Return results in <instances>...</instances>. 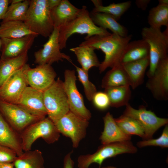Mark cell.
<instances>
[{
    "mask_svg": "<svg viewBox=\"0 0 168 168\" xmlns=\"http://www.w3.org/2000/svg\"><path fill=\"white\" fill-rule=\"evenodd\" d=\"M132 35L122 37L114 34L108 35H94L84 38V41L79 45L92 47L100 49L105 54L104 60L100 64V73L107 68H111L120 64L122 56L127 45L132 39Z\"/></svg>",
    "mask_w": 168,
    "mask_h": 168,
    "instance_id": "cell-1",
    "label": "cell"
},
{
    "mask_svg": "<svg viewBox=\"0 0 168 168\" xmlns=\"http://www.w3.org/2000/svg\"><path fill=\"white\" fill-rule=\"evenodd\" d=\"M87 34L86 37L96 35H108L111 33L96 25L91 18L85 6H82L77 16L66 25L59 29L58 41L61 49L66 48L68 39L72 35Z\"/></svg>",
    "mask_w": 168,
    "mask_h": 168,
    "instance_id": "cell-2",
    "label": "cell"
},
{
    "mask_svg": "<svg viewBox=\"0 0 168 168\" xmlns=\"http://www.w3.org/2000/svg\"><path fill=\"white\" fill-rule=\"evenodd\" d=\"M47 0H32L24 21L33 33L49 37L54 27Z\"/></svg>",
    "mask_w": 168,
    "mask_h": 168,
    "instance_id": "cell-3",
    "label": "cell"
},
{
    "mask_svg": "<svg viewBox=\"0 0 168 168\" xmlns=\"http://www.w3.org/2000/svg\"><path fill=\"white\" fill-rule=\"evenodd\" d=\"M163 32L160 29L151 27L142 29V39L145 41L149 46L150 63L147 75L149 78L153 75L155 69L162 60L168 57V29Z\"/></svg>",
    "mask_w": 168,
    "mask_h": 168,
    "instance_id": "cell-4",
    "label": "cell"
},
{
    "mask_svg": "<svg viewBox=\"0 0 168 168\" xmlns=\"http://www.w3.org/2000/svg\"><path fill=\"white\" fill-rule=\"evenodd\" d=\"M137 151L130 141L102 144L94 153L80 156L77 159V166L79 168H88L91 164L96 163L101 168L103 162L108 158L124 153H135Z\"/></svg>",
    "mask_w": 168,
    "mask_h": 168,
    "instance_id": "cell-5",
    "label": "cell"
},
{
    "mask_svg": "<svg viewBox=\"0 0 168 168\" xmlns=\"http://www.w3.org/2000/svg\"><path fill=\"white\" fill-rule=\"evenodd\" d=\"M60 133L54 122L48 117L29 125L20 134L24 152L31 150L33 144L41 138L48 144L57 142Z\"/></svg>",
    "mask_w": 168,
    "mask_h": 168,
    "instance_id": "cell-6",
    "label": "cell"
},
{
    "mask_svg": "<svg viewBox=\"0 0 168 168\" xmlns=\"http://www.w3.org/2000/svg\"><path fill=\"white\" fill-rule=\"evenodd\" d=\"M43 95L48 117L54 124L70 111L63 82L59 77L43 92Z\"/></svg>",
    "mask_w": 168,
    "mask_h": 168,
    "instance_id": "cell-7",
    "label": "cell"
},
{
    "mask_svg": "<svg viewBox=\"0 0 168 168\" xmlns=\"http://www.w3.org/2000/svg\"><path fill=\"white\" fill-rule=\"evenodd\" d=\"M54 124L60 133L69 138L73 147L77 148L86 135L89 122L69 111Z\"/></svg>",
    "mask_w": 168,
    "mask_h": 168,
    "instance_id": "cell-8",
    "label": "cell"
},
{
    "mask_svg": "<svg viewBox=\"0 0 168 168\" xmlns=\"http://www.w3.org/2000/svg\"><path fill=\"white\" fill-rule=\"evenodd\" d=\"M64 77L63 87L70 111L80 117L89 121L91 117V114L85 106L82 96L77 88L75 71L66 69L64 72Z\"/></svg>",
    "mask_w": 168,
    "mask_h": 168,
    "instance_id": "cell-9",
    "label": "cell"
},
{
    "mask_svg": "<svg viewBox=\"0 0 168 168\" xmlns=\"http://www.w3.org/2000/svg\"><path fill=\"white\" fill-rule=\"evenodd\" d=\"M123 114L134 119L139 123L144 130L145 140L152 138L153 134L159 128L168 123V119L158 117L143 106L136 109L128 104L126 106Z\"/></svg>",
    "mask_w": 168,
    "mask_h": 168,
    "instance_id": "cell-10",
    "label": "cell"
},
{
    "mask_svg": "<svg viewBox=\"0 0 168 168\" xmlns=\"http://www.w3.org/2000/svg\"><path fill=\"white\" fill-rule=\"evenodd\" d=\"M0 113L11 127L20 134L29 125L44 118L32 115L18 105L1 99Z\"/></svg>",
    "mask_w": 168,
    "mask_h": 168,
    "instance_id": "cell-11",
    "label": "cell"
},
{
    "mask_svg": "<svg viewBox=\"0 0 168 168\" xmlns=\"http://www.w3.org/2000/svg\"><path fill=\"white\" fill-rule=\"evenodd\" d=\"M59 28L54 27V30L43 48L34 53V62L38 65L51 64L66 59L73 64L70 57L60 51L58 41Z\"/></svg>",
    "mask_w": 168,
    "mask_h": 168,
    "instance_id": "cell-12",
    "label": "cell"
},
{
    "mask_svg": "<svg viewBox=\"0 0 168 168\" xmlns=\"http://www.w3.org/2000/svg\"><path fill=\"white\" fill-rule=\"evenodd\" d=\"M23 73L28 85L43 92L54 82L57 76L49 64L38 65L31 68L26 64L24 67Z\"/></svg>",
    "mask_w": 168,
    "mask_h": 168,
    "instance_id": "cell-13",
    "label": "cell"
},
{
    "mask_svg": "<svg viewBox=\"0 0 168 168\" xmlns=\"http://www.w3.org/2000/svg\"><path fill=\"white\" fill-rule=\"evenodd\" d=\"M146 87L156 100L168 99V57L159 63L153 75L148 78Z\"/></svg>",
    "mask_w": 168,
    "mask_h": 168,
    "instance_id": "cell-14",
    "label": "cell"
},
{
    "mask_svg": "<svg viewBox=\"0 0 168 168\" xmlns=\"http://www.w3.org/2000/svg\"><path fill=\"white\" fill-rule=\"evenodd\" d=\"M24 66L13 73L0 87V99L2 100L16 104L28 86L23 73Z\"/></svg>",
    "mask_w": 168,
    "mask_h": 168,
    "instance_id": "cell-15",
    "label": "cell"
},
{
    "mask_svg": "<svg viewBox=\"0 0 168 168\" xmlns=\"http://www.w3.org/2000/svg\"><path fill=\"white\" fill-rule=\"evenodd\" d=\"M30 114L45 118L47 115L43 91L27 86L16 104Z\"/></svg>",
    "mask_w": 168,
    "mask_h": 168,
    "instance_id": "cell-16",
    "label": "cell"
},
{
    "mask_svg": "<svg viewBox=\"0 0 168 168\" xmlns=\"http://www.w3.org/2000/svg\"><path fill=\"white\" fill-rule=\"evenodd\" d=\"M38 35L32 34L17 38H1L0 60L14 58L28 52Z\"/></svg>",
    "mask_w": 168,
    "mask_h": 168,
    "instance_id": "cell-17",
    "label": "cell"
},
{
    "mask_svg": "<svg viewBox=\"0 0 168 168\" xmlns=\"http://www.w3.org/2000/svg\"><path fill=\"white\" fill-rule=\"evenodd\" d=\"M81 9L72 5L68 0H61L59 4L51 10V18L54 27L59 29L74 20Z\"/></svg>",
    "mask_w": 168,
    "mask_h": 168,
    "instance_id": "cell-18",
    "label": "cell"
},
{
    "mask_svg": "<svg viewBox=\"0 0 168 168\" xmlns=\"http://www.w3.org/2000/svg\"><path fill=\"white\" fill-rule=\"evenodd\" d=\"M103 120L104 129L99 138L102 144L131 140V136L122 131L110 112L106 114Z\"/></svg>",
    "mask_w": 168,
    "mask_h": 168,
    "instance_id": "cell-19",
    "label": "cell"
},
{
    "mask_svg": "<svg viewBox=\"0 0 168 168\" xmlns=\"http://www.w3.org/2000/svg\"><path fill=\"white\" fill-rule=\"evenodd\" d=\"M0 145L13 150L17 156L24 152L20 134L11 127L0 113Z\"/></svg>",
    "mask_w": 168,
    "mask_h": 168,
    "instance_id": "cell-20",
    "label": "cell"
},
{
    "mask_svg": "<svg viewBox=\"0 0 168 168\" xmlns=\"http://www.w3.org/2000/svg\"><path fill=\"white\" fill-rule=\"evenodd\" d=\"M149 57L122 65L128 78L130 86L134 89L142 84L145 72L149 66Z\"/></svg>",
    "mask_w": 168,
    "mask_h": 168,
    "instance_id": "cell-21",
    "label": "cell"
},
{
    "mask_svg": "<svg viewBox=\"0 0 168 168\" xmlns=\"http://www.w3.org/2000/svg\"><path fill=\"white\" fill-rule=\"evenodd\" d=\"M149 46L143 39L130 41L124 52L120 64L123 65L149 56Z\"/></svg>",
    "mask_w": 168,
    "mask_h": 168,
    "instance_id": "cell-22",
    "label": "cell"
},
{
    "mask_svg": "<svg viewBox=\"0 0 168 168\" xmlns=\"http://www.w3.org/2000/svg\"><path fill=\"white\" fill-rule=\"evenodd\" d=\"M90 15L96 25L105 30L109 29L113 33L122 37H126L128 35L127 29L118 22L112 15L92 11L90 13Z\"/></svg>",
    "mask_w": 168,
    "mask_h": 168,
    "instance_id": "cell-23",
    "label": "cell"
},
{
    "mask_svg": "<svg viewBox=\"0 0 168 168\" xmlns=\"http://www.w3.org/2000/svg\"><path fill=\"white\" fill-rule=\"evenodd\" d=\"M32 34L31 32L24 21H9L2 22L0 25V38L15 39Z\"/></svg>",
    "mask_w": 168,
    "mask_h": 168,
    "instance_id": "cell-24",
    "label": "cell"
},
{
    "mask_svg": "<svg viewBox=\"0 0 168 168\" xmlns=\"http://www.w3.org/2000/svg\"><path fill=\"white\" fill-rule=\"evenodd\" d=\"M127 85L130 86L129 81L123 66L121 64L108 71L103 77L101 84V86L105 89Z\"/></svg>",
    "mask_w": 168,
    "mask_h": 168,
    "instance_id": "cell-25",
    "label": "cell"
},
{
    "mask_svg": "<svg viewBox=\"0 0 168 168\" xmlns=\"http://www.w3.org/2000/svg\"><path fill=\"white\" fill-rule=\"evenodd\" d=\"M44 162L42 152L35 149L24 152L13 163L15 168H44Z\"/></svg>",
    "mask_w": 168,
    "mask_h": 168,
    "instance_id": "cell-26",
    "label": "cell"
},
{
    "mask_svg": "<svg viewBox=\"0 0 168 168\" xmlns=\"http://www.w3.org/2000/svg\"><path fill=\"white\" fill-rule=\"evenodd\" d=\"M27 53L14 58L0 60V87L13 73L26 64Z\"/></svg>",
    "mask_w": 168,
    "mask_h": 168,
    "instance_id": "cell-27",
    "label": "cell"
},
{
    "mask_svg": "<svg viewBox=\"0 0 168 168\" xmlns=\"http://www.w3.org/2000/svg\"><path fill=\"white\" fill-rule=\"evenodd\" d=\"M76 55L77 60L85 70L88 72L93 67H99L100 63L92 47L79 45L70 49Z\"/></svg>",
    "mask_w": 168,
    "mask_h": 168,
    "instance_id": "cell-28",
    "label": "cell"
},
{
    "mask_svg": "<svg viewBox=\"0 0 168 168\" xmlns=\"http://www.w3.org/2000/svg\"><path fill=\"white\" fill-rule=\"evenodd\" d=\"M104 92L109 97L110 106L116 108L127 105L131 96L130 86L128 85L106 88Z\"/></svg>",
    "mask_w": 168,
    "mask_h": 168,
    "instance_id": "cell-29",
    "label": "cell"
},
{
    "mask_svg": "<svg viewBox=\"0 0 168 168\" xmlns=\"http://www.w3.org/2000/svg\"><path fill=\"white\" fill-rule=\"evenodd\" d=\"M91 1L95 6L92 12L109 14L117 21L129 8L131 4V2L129 1L117 3H112L104 6L102 5L101 0H92Z\"/></svg>",
    "mask_w": 168,
    "mask_h": 168,
    "instance_id": "cell-30",
    "label": "cell"
},
{
    "mask_svg": "<svg viewBox=\"0 0 168 168\" xmlns=\"http://www.w3.org/2000/svg\"><path fill=\"white\" fill-rule=\"evenodd\" d=\"M148 22L150 27L160 29L163 26L168 27V5L158 4L149 11Z\"/></svg>",
    "mask_w": 168,
    "mask_h": 168,
    "instance_id": "cell-31",
    "label": "cell"
},
{
    "mask_svg": "<svg viewBox=\"0 0 168 168\" xmlns=\"http://www.w3.org/2000/svg\"><path fill=\"white\" fill-rule=\"evenodd\" d=\"M114 120L122 131L127 134L136 135L145 140L144 130L139 123L134 119L122 114Z\"/></svg>",
    "mask_w": 168,
    "mask_h": 168,
    "instance_id": "cell-32",
    "label": "cell"
},
{
    "mask_svg": "<svg viewBox=\"0 0 168 168\" xmlns=\"http://www.w3.org/2000/svg\"><path fill=\"white\" fill-rule=\"evenodd\" d=\"M30 2V0H26L19 3L11 4L8 6L2 22L9 21H24Z\"/></svg>",
    "mask_w": 168,
    "mask_h": 168,
    "instance_id": "cell-33",
    "label": "cell"
},
{
    "mask_svg": "<svg viewBox=\"0 0 168 168\" xmlns=\"http://www.w3.org/2000/svg\"><path fill=\"white\" fill-rule=\"evenodd\" d=\"M73 65L76 68L79 80L83 85L86 98L89 101H92L94 96L97 92L96 86L89 80L88 72Z\"/></svg>",
    "mask_w": 168,
    "mask_h": 168,
    "instance_id": "cell-34",
    "label": "cell"
},
{
    "mask_svg": "<svg viewBox=\"0 0 168 168\" xmlns=\"http://www.w3.org/2000/svg\"><path fill=\"white\" fill-rule=\"evenodd\" d=\"M137 146L140 148L150 146H159L161 148L168 147V125H165L161 134L156 139L143 140L138 142Z\"/></svg>",
    "mask_w": 168,
    "mask_h": 168,
    "instance_id": "cell-35",
    "label": "cell"
},
{
    "mask_svg": "<svg viewBox=\"0 0 168 168\" xmlns=\"http://www.w3.org/2000/svg\"><path fill=\"white\" fill-rule=\"evenodd\" d=\"M92 101L95 106L100 110H105L110 106L109 97L105 92H97Z\"/></svg>",
    "mask_w": 168,
    "mask_h": 168,
    "instance_id": "cell-36",
    "label": "cell"
},
{
    "mask_svg": "<svg viewBox=\"0 0 168 168\" xmlns=\"http://www.w3.org/2000/svg\"><path fill=\"white\" fill-rule=\"evenodd\" d=\"M17 156L13 150L0 145V163L13 162Z\"/></svg>",
    "mask_w": 168,
    "mask_h": 168,
    "instance_id": "cell-37",
    "label": "cell"
},
{
    "mask_svg": "<svg viewBox=\"0 0 168 168\" xmlns=\"http://www.w3.org/2000/svg\"><path fill=\"white\" fill-rule=\"evenodd\" d=\"M73 152V151L70 152L64 156L63 162V168H73L74 162L71 157Z\"/></svg>",
    "mask_w": 168,
    "mask_h": 168,
    "instance_id": "cell-38",
    "label": "cell"
},
{
    "mask_svg": "<svg viewBox=\"0 0 168 168\" xmlns=\"http://www.w3.org/2000/svg\"><path fill=\"white\" fill-rule=\"evenodd\" d=\"M10 1L0 0V20L2 19L7 10Z\"/></svg>",
    "mask_w": 168,
    "mask_h": 168,
    "instance_id": "cell-39",
    "label": "cell"
},
{
    "mask_svg": "<svg viewBox=\"0 0 168 168\" xmlns=\"http://www.w3.org/2000/svg\"><path fill=\"white\" fill-rule=\"evenodd\" d=\"M150 1V0H137L135 3L138 8L144 11L146 9Z\"/></svg>",
    "mask_w": 168,
    "mask_h": 168,
    "instance_id": "cell-40",
    "label": "cell"
},
{
    "mask_svg": "<svg viewBox=\"0 0 168 168\" xmlns=\"http://www.w3.org/2000/svg\"><path fill=\"white\" fill-rule=\"evenodd\" d=\"M61 0H47L48 5L50 10L58 5Z\"/></svg>",
    "mask_w": 168,
    "mask_h": 168,
    "instance_id": "cell-41",
    "label": "cell"
},
{
    "mask_svg": "<svg viewBox=\"0 0 168 168\" xmlns=\"http://www.w3.org/2000/svg\"><path fill=\"white\" fill-rule=\"evenodd\" d=\"M14 167L13 162L0 163V168H14Z\"/></svg>",
    "mask_w": 168,
    "mask_h": 168,
    "instance_id": "cell-42",
    "label": "cell"
},
{
    "mask_svg": "<svg viewBox=\"0 0 168 168\" xmlns=\"http://www.w3.org/2000/svg\"><path fill=\"white\" fill-rule=\"evenodd\" d=\"M158 4L163 5H168V0H159Z\"/></svg>",
    "mask_w": 168,
    "mask_h": 168,
    "instance_id": "cell-43",
    "label": "cell"
},
{
    "mask_svg": "<svg viewBox=\"0 0 168 168\" xmlns=\"http://www.w3.org/2000/svg\"><path fill=\"white\" fill-rule=\"evenodd\" d=\"M23 1V0H12L10 1V2L11 4L17 3L21 2Z\"/></svg>",
    "mask_w": 168,
    "mask_h": 168,
    "instance_id": "cell-44",
    "label": "cell"
},
{
    "mask_svg": "<svg viewBox=\"0 0 168 168\" xmlns=\"http://www.w3.org/2000/svg\"><path fill=\"white\" fill-rule=\"evenodd\" d=\"M101 168H117L114 166H107L103 167H101Z\"/></svg>",
    "mask_w": 168,
    "mask_h": 168,
    "instance_id": "cell-45",
    "label": "cell"
},
{
    "mask_svg": "<svg viewBox=\"0 0 168 168\" xmlns=\"http://www.w3.org/2000/svg\"><path fill=\"white\" fill-rule=\"evenodd\" d=\"M1 47V41L0 40V49Z\"/></svg>",
    "mask_w": 168,
    "mask_h": 168,
    "instance_id": "cell-46",
    "label": "cell"
}]
</instances>
